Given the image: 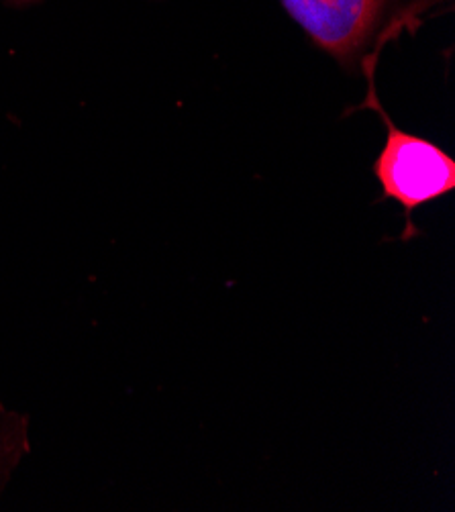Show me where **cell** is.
<instances>
[{"label": "cell", "mask_w": 455, "mask_h": 512, "mask_svg": "<svg viewBox=\"0 0 455 512\" xmlns=\"http://www.w3.org/2000/svg\"><path fill=\"white\" fill-rule=\"evenodd\" d=\"M378 58L380 51H374L372 56L362 60L368 78V96L358 111H376L388 129L386 143L374 162V174L382 186V196L396 200L404 211L407 225H404L400 241H411L419 233L417 225L413 223L415 211L423 207V204L453 192L455 160L445 149L431 143L429 139L407 133L394 125V121L380 105L374 86V68Z\"/></svg>", "instance_id": "obj_1"}, {"label": "cell", "mask_w": 455, "mask_h": 512, "mask_svg": "<svg viewBox=\"0 0 455 512\" xmlns=\"http://www.w3.org/2000/svg\"><path fill=\"white\" fill-rule=\"evenodd\" d=\"M292 19L341 64L366 43L382 0H282Z\"/></svg>", "instance_id": "obj_2"}, {"label": "cell", "mask_w": 455, "mask_h": 512, "mask_svg": "<svg viewBox=\"0 0 455 512\" xmlns=\"http://www.w3.org/2000/svg\"><path fill=\"white\" fill-rule=\"evenodd\" d=\"M17 443H21L19 435L11 437V439H7L5 435H0V476L5 474L7 464L13 462V459H17Z\"/></svg>", "instance_id": "obj_3"}, {"label": "cell", "mask_w": 455, "mask_h": 512, "mask_svg": "<svg viewBox=\"0 0 455 512\" xmlns=\"http://www.w3.org/2000/svg\"><path fill=\"white\" fill-rule=\"evenodd\" d=\"M15 3H27V0H15Z\"/></svg>", "instance_id": "obj_4"}]
</instances>
